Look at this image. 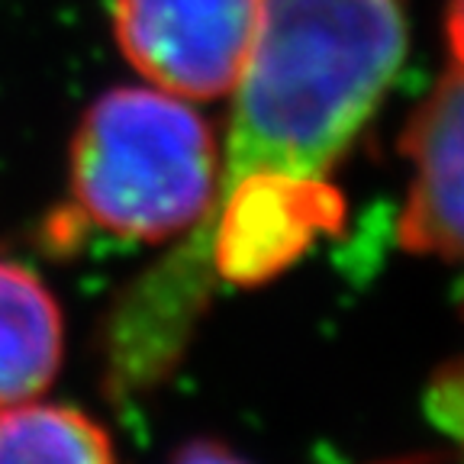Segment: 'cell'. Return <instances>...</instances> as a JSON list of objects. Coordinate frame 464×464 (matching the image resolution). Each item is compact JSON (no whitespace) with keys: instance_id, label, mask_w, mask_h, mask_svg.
I'll use <instances>...</instances> for the list:
<instances>
[{"instance_id":"6da1fadb","label":"cell","mask_w":464,"mask_h":464,"mask_svg":"<svg viewBox=\"0 0 464 464\" xmlns=\"http://www.w3.org/2000/svg\"><path fill=\"white\" fill-rule=\"evenodd\" d=\"M217 142L184 97L113 87L91 103L72 142V197L87 223L120 239L190 232L217 190Z\"/></svg>"},{"instance_id":"7a4b0ae2","label":"cell","mask_w":464,"mask_h":464,"mask_svg":"<svg viewBox=\"0 0 464 464\" xmlns=\"http://www.w3.org/2000/svg\"><path fill=\"white\" fill-rule=\"evenodd\" d=\"M261 23V0H113L126 62L159 91L190 101L239 84Z\"/></svg>"},{"instance_id":"3957f363","label":"cell","mask_w":464,"mask_h":464,"mask_svg":"<svg viewBox=\"0 0 464 464\" xmlns=\"http://www.w3.org/2000/svg\"><path fill=\"white\" fill-rule=\"evenodd\" d=\"M461 0L449 4V65L420 103L403 136V152L413 161V181L397 223L406 252L461 255Z\"/></svg>"},{"instance_id":"277c9868","label":"cell","mask_w":464,"mask_h":464,"mask_svg":"<svg viewBox=\"0 0 464 464\" xmlns=\"http://www.w3.org/2000/svg\"><path fill=\"white\" fill-rule=\"evenodd\" d=\"M65 326L45 284L0 261V413L33 403L62 364Z\"/></svg>"},{"instance_id":"5b68a950","label":"cell","mask_w":464,"mask_h":464,"mask_svg":"<svg viewBox=\"0 0 464 464\" xmlns=\"http://www.w3.org/2000/svg\"><path fill=\"white\" fill-rule=\"evenodd\" d=\"M0 464H116L107 432L72 406L23 403L0 413Z\"/></svg>"},{"instance_id":"8992f818","label":"cell","mask_w":464,"mask_h":464,"mask_svg":"<svg viewBox=\"0 0 464 464\" xmlns=\"http://www.w3.org/2000/svg\"><path fill=\"white\" fill-rule=\"evenodd\" d=\"M171 464H248L239 455H232L226 445L210 442V439H197V442L184 445Z\"/></svg>"}]
</instances>
